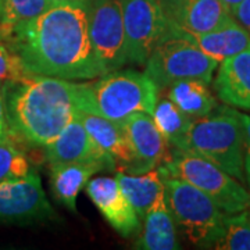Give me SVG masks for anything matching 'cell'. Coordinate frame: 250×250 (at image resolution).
Instances as JSON below:
<instances>
[{"mask_svg": "<svg viewBox=\"0 0 250 250\" xmlns=\"http://www.w3.org/2000/svg\"><path fill=\"white\" fill-rule=\"evenodd\" d=\"M7 141H11V135H10L9 123H7V114H6L3 85L0 83V142H7Z\"/></svg>", "mask_w": 250, "mask_h": 250, "instance_id": "cell-29", "label": "cell"}, {"mask_svg": "<svg viewBox=\"0 0 250 250\" xmlns=\"http://www.w3.org/2000/svg\"><path fill=\"white\" fill-rule=\"evenodd\" d=\"M99 78L82 83L81 111L95 113L117 123H123L135 113L152 116L160 89L145 72L120 68Z\"/></svg>", "mask_w": 250, "mask_h": 250, "instance_id": "cell-3", "label": "cell"}, {"mask_svg": "<svg viewBox=\"0 0 250 250\" xmlns=\"http://www.w3.org/2000/svg\"><path fill=\"white\" fill-rule=\"evenodd\" d=\"M184 150L211 161L233 178L246 182L243 168L245 128L241 111L236 108L220 107L217 113L193 120Z\"/></svg>", "mask_w": 250, "mask_h": 250, "instance_id": "cell-4", "label": "cell"}, {"mask_svg": "<svg viewBox=\"0 0 250 250\" xmlns=\"http://www.w3.org/2000/svg\"><path fill=\"white\" fill-rule=\"evenodd\" d=\"M167 98L193 120L213 113L218 107L208 83L199 80H182L167 88Z\"/></svg>", "mask_w": 250, "mask_h": 250, "instance_id": "cell-21", "label": "cell"}, {"mask_svg": "<svg viewBox=\"0 0 250 250\" xmlns=\"http://www.w3.org/2000/svg\"><path fill=\"white\" fill-rule=\"evenodd\" d=\"M29 75L17 54L10 49L7 43L0 39V83L18 81Z\"/></svg>", "mask_w": 250, "mask_h": 250, "instance_id": "cell-26", "label": "cell"}, {"mask_svg": "<svg viewBox=\"0 0 250 250\" xmlns=\"http://www.w3.org/2000/svg\"><path fill=\"white\" fill-rule=\"evenodd\" d=\"M242 123L245 128V153H243V168H245V179L250 189V114L241 113Z\"/></svg>", "mask_w": 250, "mask_h": 250, "instance_id": "cell-27", "label": "cell"}, {"mask_svg": "<svg viewBox=\"0 0 250 250\" xmlns=\"http://www.w3.org/2000/svg\"><path fill=\"white\" fill-rule=\"evenodd\" d=\"M86 193L104 220L123 238H131L141 231V220L116 178L92 179L86 187Z\"/></svg>", "mask_w": 250, "mask_h": 250, "instance_id": "cell-13", "label": "cell"}, {"mask_svg": "<svg viewBox=\"0 0 250 250\" xmlns=\"http://www.w3.org/2000/svg\"><path fill=\"white\" fill-rule=\"evenodd\" d=\"M123 123L134 154L131 164L124 170L126 174H145L168 160L170 145L159 131L153 116L147 113H135Z\"/></svg>", "mask_w": 250, "mask_h": 250, "instance_id": "cell-12", "label": "cell"}, {"mask_svg": "<svg viewBox=\"0 0 250 250\" xmlns=\"http://www.w3.org/2000/svg\"><path fill=\"white\" fill-rule=\"evenodd\" d=\"M231 16L250 34V0H242Z\"/></svg>", "mask_w": 250, "mask_h": 250, "instance_id": "cell-28", "label": "cell"}, {"mask_svg": "<svg viewBox=\"0 0 250 250\" xmlns=\"http://www.w3.org/2000/svg\"><path fill=\"white\" fill-rule=\"evenodd\" d=\"M170 24L189 35H200L221 27L232 16L221 0H160Z\"/></svg>", "mask_w": 250, "mask_h": 250, "instance_id": "cell-14", "label": "cell"}, {"mask_svg": "<svg viewBox=\"0 0 250 250\" xmlns=\"http://www.w3.org/2000/svg\"><path fill=\"white\" fill-rule=\"evenodd\" d=\"M185 35L206 54L221 62L250 45V34L233 17L221 27L200 35Z\"/></svg>", "mask_w": 250, "mask_h": 250, "instance_id": "cell-18", "label": "cell"}, {"mask_svg": "<svg viewBox=\"0 0 250 250\" xmlns=\"http://www.w3.org/2000/svg\"><path fill=\"white\" fill-rule=\"evenodd\" d=\"M54 1H72V0H54Z\"/></svg>", "mask_w": 250, "mask_h": 250, "instance_id": "cell-31", "label": "cell"}, {"mask_svg": "<svg viewBox=\"0 0 250 250\" xmlns=\"http://www.w3.org/2000/svg\"><path fill=\"white\" fill-rule=\"evenodd\" d=\"M116 179L139 220H143L146 211L164 192V182L159 168H153L139 175L120 171L117 172Z\"/></svg>", "mask_w": 250, "mask_h": 250, "instance_id": "cell-20", "label": "cell"}, {"mask_svg": "<svg viewBox=\"0 0 250 250\" xmlns=\"http://www.w3.org/2000/svg\"><path fill=\"white\" fill-rule=\"evenodd\" d=\"M90 0L57 1L3 39L29 74L67 81L104 75L89 38Z\"/></svg>", "mask_w": 250, "mask_h": 250, "instance_id": "cell-1", "label": "cell"}, {"mask_svg": "<svg viewBox=\"0 0 250 250\" xmlns=\"http://www.w3.org/2000/svg\"><path fill=\"white\" fill-rule=\"evenodd\" d=\"M54 0H0V38L52 7Z\"/></svg>", "mask_w": 250, "mask_h": 250, "instance_id": "cell-23", "label": "cell"}, {"mask_svg": "<svg viewBox=\"0 0 250 250\" xmlns=\"http://www.w3.org/2000/svg\"><path fill=\"white\" fill-rule=\"evenodd\" d=\"M42 181L35 170L0 182V225H29L53 220Z\"/></svg>", "mask_w": 250, "mask_h": 250, "instance_id": "cell-9", "label": "cell"}, {"mask_svg": "<svg viewBox=\"0 0 250 250\" xmlns=\"http://www.w3.org/2000/svg\"><path fill=\"white\" fill-rule=\"evenodd\" d=\"M153 120L161 135L174 149L184 150L193 118L185 114L168 98L159 99L153 111Z\"/></svg>", "mask_w": 250, "mask_h": 250, "instance_id": "cell-22", "label": "cell"}, {"mask_svg": "<svg viewBox=\"0 0 250 250\" xmlns=\"http://www.w3.org/2000/svg\"><path fill=\"white\" fill-rule=\"evenodd\" d=\"M128 62L145 65L153 49L172 35L160 0H120Z\"/></svg>", "mask_w": 250, "mask_h": 250, "instance_id": "cell-8", "label": "cell"}, {"mask_svg": "<svg viewBox=\"0 0 250 250\" xmlns=\"http://www.w3.org/2000/svg\"><path fill=\"white\" fill-rule=\"evenodd\" d=\"M102 171L95 164L85 163H59L50 166V185L56 199L68 207L71 211H77V197L81 189L88 184L92 175Z\"/></svg>", "mask_w": 250, "mask_h": 250, "instance_id": "cell-19", "label": "cell"}, {"mask_svg": "<svg viewBox=\"0 0 250 250\" xmlns=\"http://www.w3.org/2000/svg\"><path fill=\"white\" fill-rule=\"evenodd\" d=\"M89 38L104 74L120 70L128 62L120 0H95L90 3Z\"/></svg>", "mask_w": 250, "mask_h": 250, "instance_id": "cell-10", "label": "cell"}, {"mask_svg": "<svg viewBox=\"0 0 250 250\" xmlns=\"http://www.w3.org/2000/svg\"><path fill=\"white\" fill-rule=\"evenodd\" d=\"M78 114L92 139L113 157L117 167L124 171L134 159L124 123H117L89 111L80 110Z\"/></svg>", "mask_w": 250, "mask_h": 250, "instance_id": "cell-16", "label": "cell"}, {"mask_svg": "<svg viewBox=\"0 0 250 250\" xmlns=\"http://www.w3.org/2000/svg\"><path fill=\"white\" fill-rule=\"evenodd\" d=\"M136 248L143 250L179 249L177 225L164 192L156 199L143 217L142 235L136 242Z\"/></svg>", "mask_w": 250, "mask_h": 250, "instance_id": "cell-17", "label": "cell"}, {"mask_svg": "<svg viewBox=\"0 0 250 250\" xmlns=\"http://www.w3.org/2000/svg\"><path fill=\"white\" fill-rule=\"evenodd\" d=\"M214 90L224 104L250 110V45L218 64Z\"/></svg>", "mask_w": 250, "mask_h": 250, "instance_id": "cell-15", "label": "cell"}, {"mask_svg": "<svg viewBox=\"0 0 250 250\" xmlns=\"http://www.w3.org/2000/svg\"><path fill=\"white\" fill-rule=\"evenodd\" d=\"M242 0H221V3L224 4V7L227 9V11L229 14H232V11L235 10V7L241 3Z\"/></svg>", "mask_w": 250, "mask_h": 250, "instance_id": "cell-30", "label": "cell"}, {"mask_svg": "<svg viewBox=\"0 0 250 250\" xmlns=\"http://www.w3.org/2000/svg\"><path fill=\"white\" fill-rule=\"evenodd\" d=\"M31 171L25 154L16 147L11 141L0 142V182L22 177Z\"/></svg>", "mask_w": 250, "mask_h": 250, "instance_id": "cell-25", "label": "cell"}, {"mask_svg": "<svg viewBox=\"0 0 250 250\" xmlns=\"http://www.w3.org/2000/svg\"><path fill=\"white\" fill-rule=\"evenodd\" d=\"M159 171L164 182L166 200L177 228L197 248L214 249L224 232L225 213L214 200L192 184L171 177L160 168Z\"/></svg>", "mask_w": 250, "mask_h": 250, "instance_id": "cell-5", "label": "cell"}, {"mask_svg": "<svg viewBox=\"0 0 250 250\" xmlns=\"http://www.w3.org/2000/svg\"><path fill=\"white\" fill-rule=\"evenodd\" d=\"M220 250H250V210L225 214L224 232L214 245Z\"/></svg>", "mask_w": 250, "mask_h": 250, "instance_id": "cell-24", "label": "cell"}, {"mask_svg": "<svg viewBox=\"0 0 250 250\" xmlns=\"http://www.w3.org/2000/svg\"><path fill=\"white\" fill-rule=\"evenodd\" d=\"M172 29L174 35L153 49L145 64V74L159 89H166L182 80H199L210 83L220 62L200 50L185 32L174 27Z\"/></svg>", "mask_w": 250, "mask_h": 250, "instance_id": "cell-7", "label": "cell"}, {"mask_svg": "<svg viewBox=\"0 0 250 250\" xmlns=\"http://www.w3.org/2000/svg\"><path fill=\"white\" fill-rule=\"evenodd\" d=\"M82 83L29 74L3 85L11 139L45 147L80 111Z\"/></svg>", "mask_w": 250, "mask_h": 250, "instance_id": "cell-2", "label": "cell"}, {"mask_svg": "<svg viewBox=\"0 0 250 250\" xmlns=\"http://www.w3.org/2000/svg\"><path fill=\"white\" fill-rule=\"evenodd\" d=\"M159 168L205 192L225 214L250 208V192L241 181L195 153L174 149Z\"/></svg>", "mask_w": 250, "mask_h": 250, "instance_id": "cell-6", "label": "cell"}, {"mask_svg": "<svg viewBox=\"0 0 250 250\" xmlns=\"http://www.w3.org/2000/svg\"><path fill=\"white\" fill-rule=\"evenodd\" d=\"M45 154L50 166L59 163H85L95 164L102 171L117 168L113 157L92 139L78 113L62 129V134L46 145Z\"/></svg>", "mask_w": 250, "mask_h": 250, "instance_id": "cell-11", "label": "cell"}]
</instances>
